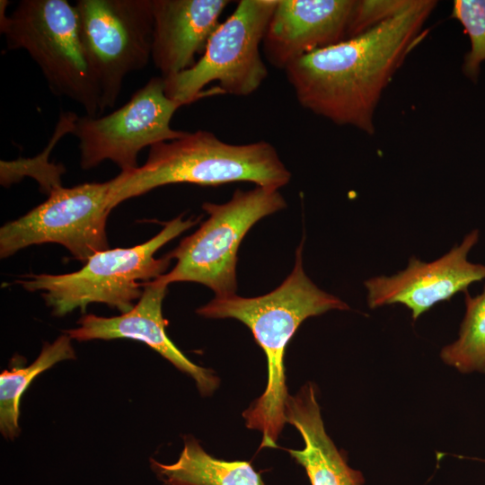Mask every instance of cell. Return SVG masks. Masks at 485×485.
I'll use <instances>...</instances> for the list:
<instances>
[{"instance_id":"6da1fadb","label":"cell","mask_w":485,"mask_h":485,"mask_svg":"<svg viewBox=\"0 0 485 485\" xmlns=\"http://www.w3.org/2000/svg\"><path fill=\"white\" fill-rule=\"evenodd\" d=\"M437 2L411 0L395 16L289 64L285 73L299 104L339 126L375 131L382 94L410 51Z\"/></svg>"},{"instance_id":"8fae6325","label":"cell","mask_w":485,"mask_h":485,"mask_svg":"<svg viewBox=\"0 0 485 485\" xmlns=\"http://www.w3.org/2000/svg\"><path fill=\"white\" fill-rule=\"evenodd\" d=\"M474 229L460 244L440 258L426 262L412 256L407 267L392 276L366 279V301L371 309L401 304L411 311L413 320L435 304L449 301L459 292L468 291L474 282L485 279V264L468 260V254L478 242Z\"/></svg>"},{"instance_id":"3957f363","label":"cell","mask_w":485,"mask_h":485,"mask_svg":"<svg viewBox=\"0 0 485 485\" xmlns=\"http://www.w3.org/2000/svg\"><path fill=\"white\" fill-rule=\"evenodd\" d=\"M291 173L269 142H224L213 132L197 130L152 146L145 163L110 180L112 209L155 188L179 183L217 186L250 181L279 190Z\"/></svg>"},{"instance_id":"30bf717a","label":"cell","mask_w":485,"mask_h":485,"mask_svg":"<svg viewBox=\"0 0 485 485\" xmlns=\"http://www.w3.org/2000/svg\"><path fill=\"white\" fill-rule=\"evenodd\" d=\"M182 105L165 93L164 80L154 76L118 110L102 117L77 116L71 134L79 140L80 165L92 169L106 160L121 172L138 167L145 147L182 137L171 120Z\"/></svg>"},{"instance_id":"9c48e42d","label":"cell","mask_w":485,"mask_h":485,"mask_svg":"<svg viewBox=\"0 0 485 485\" xmlns=\"http://www.w3.org/2000/svg\"><path fill=\"white\" fill-rule=\"evenodd\" d=\"M110 181L58 186L48 198L0 229V256L7 258L31 245L58 243L81 261L109 249L106 222Z\"/></svg>"},{"instance_id":"ac0fdd59","label":"cell","mask_w":485,"mask_h":485,"mask_svg":"<svg viewBox=\"0 0 485 485\" xmlns=\"http://www.w3.org/2000/svg\"><path fill=\"white\" fill-rule=\"evenodd\" d=\"M464 303L465 313L458 339L445 346L440 357L460 373H485V286L476 296L465 291Z\"/></svg>"},{"instance_id":"4fadbf2b","label":"cell","mask_w":485,"mask_h":485,"mask_svg":"<svg viewBox=\"0 0 485 485\" xmlns=\"http://www.w3.org/2000/svg\"><path fill=\"white\" fill-rule=\"evenodd\" d=\"M356 0H278L262 50L274 67L347 40Z\"/></svg>"},{"instance_id":"7c38bea8","label":"cell","mask_w":485,"mask_h":485,"mask_svg":"<svg viewBox=\"0 0 485 485\" xmlns=\"http://www.w3.org/2000/svg\"><path fill=\"white\" fill-rule=\"evenodd\" d=\"M167 288L168 285L156 278L149 281L128 312L114 317L85 314L78 320V327L65 333L77 341L131 339L143 342L192 377L202 395H210L219 385L218 377L212 370L191 362L165 332L168 322L163 316L162 305Z\"/></svg>"},{"instance_id":"ba28073f","label":"cell","mask_w":485,"mask_h":485,"mask_svg":"<svg viewBox=\"0 0 485 485\" xmlns=\"http://www.w3.org/2000/svg\"><path fill=\"white\" fill-rule=\"evenodd\" d=\"M81 40L101 108H112L125 77L152 59L153 0H78Z\"/></svg>"},{"instance_id":"e0dca14e","label":"cell","mask_w":485,"mask_h":485,"mask_svg":"<svg viewBox=\"0 0 485 485\" xmlns=\"http://www.w3.org/2000/svg\"><path fill=\"white\" fill-rule=\"evenodd\" d=\"M67 334L45 343L36 360L28 366H13L0 375V431L4 438L14 439L20 433V401L32 380L55 364L75 359V352Z\"/></svg>"},{"instance_id":"277c9868","label":"cell","mask_w":485,"mask_h":485,"mask_svg":"<svg viewBox=\"0 0 485 485\" xmlns=\"http://www.w3.org/2000/svg\"><path fill=\"white\" fill-rule=\"evenodd\" d=\"M198 221L181 215L166 222L156 235L144 243L98 251L77 271L30 274L16 283L27 291L40 292L55 316H64L75 309L84 313L92 303L127 313L141 297L144 285L165 274L171 259L168 255L156 259L155 252Z\"/></svg>"},{"instance_id":"d6986e66","label":"cell","mask_w":485,"mask_h":485,"mask_svg":"<svg viewBox=\"0 0 485 485\" xmlns=\"http://www.w3.org/2000/svg\"><path fill=\"white\" fill-rule=\"evenodd\" d=\"M451 16L469 36L471 48L464 57L462 70L466 77L476 82L481 65L485 61V0H455Z\"/></svg>"},{"instance_id":"5b68a950","label":"cell","mask_w":485,"mask_h":485,"mask_svg":"<svg viewBox=\"0 0 485 485\" xmlns=\"http://www.w3.org/2000/svg\"><path fill=\"white\" fill-rule=\"evenodd\" d=\"M1 1L0 28L9 49H23L50 91L79 104L90 117L103 111L101 93L81 40L75 5L66 0H22L11 15Z\"/></svg>"},{"instance_id":"7a4b0ae2","label":"cell","mask_w":485,"mask_h":485,"mask_svg":"<svg viewBox=\"0 0 485 485\" xmlns=\"http://www.w3.org/2000/svg\"><path fill=\"white\" fill-rule=\"evenodd\" d=\"M303 242L296 249L291 273L273 291L257 297L233 295L214 297L197 313L206 318H234L244 323L265 353L268 381L263 393L243 411L248 428L261 432L260 448L277 447L285 424L289 396L286 384L285 353L289 340L309 317L331 310H349L340 298L319 288L304 273Z\"/></svg>"},{"instance_id":"2e32d148","label":"cell","mask_w":485,"mask_h":485,"mask_svg":"<svg viewBox=\"0 0 485 485\" xmlns=\"http://www.w3.org/2000/svg\"><path fill=\"white\" fill-rule=\"evenodd\" d=\"M151 466L164 485H265L249 462L215 458L192 436L185 438L175 463L152 459Z\"/></svg>"},{"instance_id":"9a60e30c","label":"cell","mask_w":485,"mask_h":485,"mask_svg":"<svg viewBox=\"0 0 485 485\" xmlns=\"http://www.w3.org/2000/svg\"><path fill=\"white\" fill-rule=\"evenodd\" d=\"M286 418L304 442L303 449L287 452L304 468L312 485L364 484L362 473L348 466L325 431L314 384L307 383L295 395L289 394Z\"/></svg>"},{"instance_id":"ffe728a7","label":"cell","mask_w":485,"mask_h":485,"mask_svg":"<svg viewBox=\"0 0 485 485\" xmlns=\"http://www.w3.org/2000/svg\"><path fill=\"white\" fill-rule=\"evenodd\" d=\"M411 0H356L347 39L357 36L405 10Z\"/></svg>"},{"instance_id":"5bb4252c","label":"cell","mask_w":485,"mask_h":485,"mask_svg":"<svg viewBox=\"0 0 485 485\" xmlns=\"http://www.w3.org/2000/svg\"><path fill=\"white\" fill-rule=\"evenodd\" d=\"M228 0H153L152 60L161 76L179 74L203 55Z\"/></svg>"},{"instance_id":"52a82bcc","label":"cell","mask_w":485,"mask_h":485,"mask_svg":"<svg viewBox=\"0 0 485 485\" xmlns=\"http://www.w3.org/2000/svg\"><path fill=\"white\" fill-rule=\"evenodd\" d=\"M286 206L278 190L261 186L238 189L224 204L204 203L208 218L168 254L176 264L156 279L168 286L199 283L213 290L216 297L235 295L237 251L243 237L260 219Z\"/></svg>"},{"instance_id":"8992f818","label":"cell","mask_w":485,"mask_h":485,"mask_svg":"<svg viewBox=\"0 0 485 485\" xmlns=\"http://www.w3.org/2000/svg\"><path fill=\"white\" fill-rule=\"evenodd\" d=\"M278 0H241L211 34L200 58L190 68L163 78L166 95L189 105L210 94L248 96L268 76L260 54Z\"/></svg>"}]
</instances>
